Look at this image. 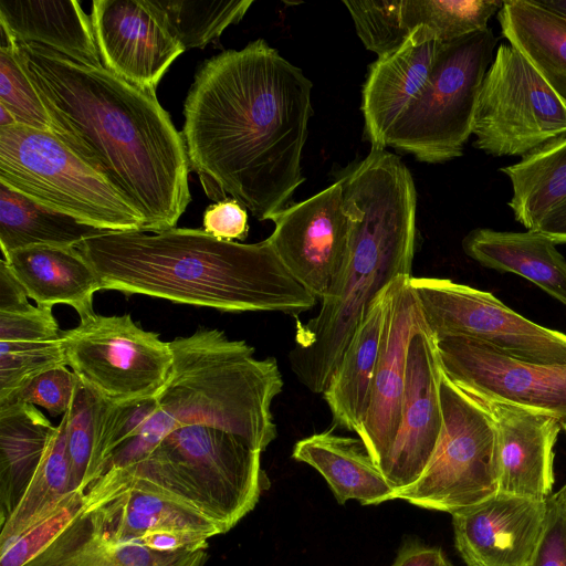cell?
Returning <instances> with one entry per match:
<instances>
[{
  "label": "cell",
  "instance_id": "1",
  "mask_svg": "<svg viewBox=\"0 0 566 566\" xmlns=\"http://www.w3.org/2000/svg\"><path fill=\"white\" fill-rule=\"evenodd\" d=\"M312 88L303 71L263 39L199 67L181 135L190 171L209 199L232 198L260 221L290 206L305 181Z\"/></svg>",
  "mask_w": 566,
  "mask_h": 566
},
{
  "label": "cell",
  "instance_id": "2",
  "mask_svg": "<svg viewBox=\"0 0 566 566\" xmlns=\"http://www.w3.org/2000/svg\"><path fill=\"white\" fill-rule=\"evenodd\" d=\"M14 44L54 134L140 213L143 232L175 228L191 200L190 167L156 93L44 45Z\"/></svg>",
  "mask_w": 566,
  "mask_h": 566
},
{
  "label": "cell",
  "instance_id": "3",
  "mask_svg": "<svg viewBox=\"0 0 566 566\" xmlns=\"http://www.w3.org/2000/svg\"><path fill=\"white\" fill-rule=\"evenodd\" d=\"M102 290L142 294L222 312L296 316L317 298L283 265L268 239L219 240L203 229L108 231L76 247Z\"/></svg>",
  "mask_w": 566,
  "mask_h": 566
},
{
  "label": "cell",
  "instance_id": "4",
  "mask_svg": "<svg viewBox=\"0 0 566 566\" xmlns=\"http://www.w3.org/2000/svg\"><path fill=\"white\" fill-rule=\"evenodd\" d=\"M344 206L354 223L350 259L336 295L316 316L298 322L291 369L312 392L323 394L373 301L399 275H411L417 191L400 157L371 147L344 169Z\"/></svg>",
  "mask_w": 566,
  "mask_h": 566
},
{
  "label": "cell",
  "instance_id": "5",
  "mask_svg": "<svg viewBox=\"0 0 566 566\" xmlns=\"http://www.w3.org/2000/svg\"><path fill=\"white\" fill-rule=\"evenodd\" d=\"M170 346L172 369L156 395V412L135 438L109 455L99 476L140 460L184 426L219 428L260 452L276 438L271 405L282 391L283 378L275 358H256L247 342L230 339L216 328H199Z\"/></svg>",
  "mask_w": 566,
  "mask_h": 566
},
{
  "label": "cell",
  "instance_id": "6",
  "mask_svg": "<svg viewBox=\"0 0 566 566\" xmlns=\"http://www.w3.org/2000/svg\"><path fill=\"white\" fill-rule=\"evenodd\" d=\"M261 453L207 424L179 427L140 460L111 473L163 491L230 531L256 505L269 481ZM103 474V475H104Z\"/></svg>",
  "mask_w": 566,
  "mask_h": 566
},
{
  "label": "cell",
  "instance_id": "7",
  "mask_svg": "<svg viewBox=\"0 0 566 566\" xmlns=\"http://www.w3.org/2000/svg\"><path fill=\"white\" fill-rule=\"evenodd\" d=\"M0 182L107 231H143L140 213L54 133L0 127Z\"/></svg>",
  "mask_w": 566,
  "mask_h": 566
},
{
  "label": "cell",
  "instance_id": "8",
  "mask_svg": "<svg viewBox=\"0 0 566 566\" xmlns=\"http://www.w3.org/2000/svg\"><path fill=\"white\" fill-rule=\"evenodd\" d=\"M496 43L491 28L440 42L427 84L395 123L388 146L428 164L462 156Z\"/></svg>",
  "mask_w": 566,
  "mask_h": 566
},
{
  "label": "cell",
  "instance_id": "9",
  "mask_svg": "<svg viewBox=\"0 0 566 566\" xmlns=\"http://www.w3.org/2000/svg\"><path fill=\"white\" fill-rule=\"evenodd\" d=\"M440 400L443 424L432 458L418 480L391 500L452 515L499 492L497 440L484 406L444 373Z\"/></svg>",
  "mask_w": 566,
  "mask_h": 566
},
{
  "label": "cell",
  "instance_id": "10",
  "mask_svg": "<svg viewBox=\"0 0 566 566\" xmlns=\"http://www.w3.org/2000/svg\"><path fill=\"white\" fill-rule=\"evenodd\" d=\"M472 134L485 154L524 158L566 137V103L517 49L502 43L480 87Z\"/></svg>",
  "mask_w": 566,
  "mask_h": 566
},
{
  "label": "cell",
  "instance_id": "11",
  "mask_svg": "<svg viewBox=\"0 0 566 566\" xmlns=\"http://www.w3.org/2000/svg\"><path fill=\"white\" fill-rule=\"evenodd\" d=\"M80 319L61 338L66 364L83 386L113 403L163 390L174 363L170 342L138 326L129 314L92 313Z\"/></svg>",
  "mask_w": 566,
  "mask_h": 566
},
{
  "label": "cell",
  "instance_id": "12",
  "mask_svg": "<svg viewBox=\"0 0 566 566\" xmlns=\"http://www.w3.org/2000/svg\"><path fill=\"white\" fill-rule=\"evenodd\" d=\"M410 284L436 339L460 336L521 361L566 365V334L525 318L492 293L449 279L411 276Z\"/></svg>",
  "mask_w": 566,
  "mask_h": 566
},
{
  "label": "cell",
  "instance_id": "13",
  "mask_svg": "<svg viewBox=\"0 0 566 566\" xmlns=\"http://www.w3.org/2000/svg\"><path fill=\"white\" fill-rule=\"evenodd\" d=\"M268 238L292 276L317 300H332L346 272L354 223L339 180L275 214Z\"/></svg>",
  "mask_w": 566,
  "mask_h": 566
},
{
  "label": "cell",
  "instance_id": "14",
  "mask_svg": "<svg viewBox=\"0 0 566 566\" xmlns=\"http://www.w3.org/2000/svg\"><path fill=\"white\" fill-rule=\"evenodd\" d=\"M436 343L444 375L469 395L543 412L566 427V365L521 361L460 336Z\"/></svg>",
  "mask_w": 566,
  "mask_h": 566
},
{
  "label": "cell",
  "instance_id": "15",
  "mask_svg": "<svg viewBox=\"0 0 566 566\" xmlns=\"http://www.w3.org/2000/svg\"><path fill=\"white\" fill-rule=\"evenodd\" d=\"M442 376L436 338L423 322L410 338L400 423L380 469L394 493L418 480L437 448L443 424Z\"/></svg>",
  "mask_w": 566,
  "mask_h": 566
},
{
  "label": "cell",
  "instance_id": "16",
  "mask_svg": "<svg viewBox=\"0 0 566 566\" xmlns=\"http://www.w3.org/2000/svg\"><path fill=\"white\" fill-rule=\"evenodd\" d=\"M411 276L399 275L385 289V321L370 405L356 432L379 469L400 423L410 338L424 322Z\"/></svg>",
  "mask_w": 566,
  "mask_h": 566
},
{
  "label": "cell",
  "instance_id": "17",
  "mask_svg": "<svg viewBox=\"0 0 566 566\" xmlns=\"http://www.w3.org/2000/svg\"><path fill=\"white\" fill-rule=\"evenodd\" d=\"M91 20L102 65L149 92L185 52L147 0H94Z\"/></svg>",
  "mask_w": 566,
  "mask_h": 566
},
{
  "label": "cell",
  "instance_id": "18",
  "mask_svg": "<svg viewBox=\"0 0 566 566\" xmlns=\"http://www.w3.org/2000/svg\"><path fill=\"white\" fill-rule=\"evenodd\" d=\"M84 513L107 536L127 543L148 533L177 530L206 536L226 533L199 510L143 482L104 474L84 493Z\"/></svg>",
  "mask_w": 566,
  "mask_h": 566
},
{
  "label": "cell",
  "instance_id": "19",
  "mask_svg": "<svg viewBox=\"0 0 566 566\" xmlns=\"http://www.w3.org/2000/svg\"><path fill=\"white\" fill-rule=\"evenodd\" d=\"M546 512V500L497 492L451 515L455 547L467 566H527Z\"/></svg>",
  "mask_w": 566,
  "mask_h": 566
},
{
  "label": "cell",
  "instance_id": "20",
  "mask_svg": "<svg viewBox=\"0 0 566 566\" xmlns=\"http://www.w3.org/2000/svg\"><path fill=\"white\" fill-rule=\"evenodd\" d=\"M475 399L494 423L499 492L533 500L549 497L554 485V446L563 429L560 422L549 415L516 405Z\"/></svg>",
  "mask_w": 566,
  "mask_h": 566
},
{
  "label": "cell",
  "instance_id": "21",
  "mask_svg": "<svg viewBox=\"0 0 566 566\" xmlns=\"http://www.w3.org/2000/svg\"><path fill=\"white\" fill-rule=\"evenodd\" d=\"M439 45L429 29L418 27L398 50L370 64L361 112L371 147L388 146L395 123L427 84Z\"/></svg>",
  "mask_w": 566,
  "mask_h": 566
},
{
  "label": "cell",
  "instance_id": "22",
  "mask_svg": "<svg viewBox=\"0 0 566 566\" xmlns=\"http://www.w3.org/2000/svg\"><path fill=\"white\" fill-rule=\"evenodd\" d=\"M1 41L44 45L77 63L103 66L92 20L75 0H0Z\"/></svg>",
  "mask_w": 566,
  "mask_h": 566
},
{
  "label": "cell",
  "instance_id": "23",
  "mask_svg": "<svg viewBox=\"0 0 566 566\" xmlns=\"http://www.w3.org/2000/svg\"><path fill=\"white\" fill-rule=\"evenodd\" d=\"M2 255L38 306L66 304L80 318L94 313L93 296L102 290L101 279L77 248L34 245Z\"/></svg>",
  "mask_w": 566,
  "mask_h": 566
},
{
  "label": "cell",
  "instance_id": "24",
  "mask_svg": "<svg viewBox=\"0 0 566 566\" xmlns=\"http://www.w3.org/2000/svg\"><path fill=\"white\" fill-rule=\"evenodd\" d=\"M462 249L481 265L521 275L566 305V260L544 234L476 228L463 238Z\"/></svg>",
  "mask_w": 566,
  "mask_h": 566
},
{
  "label": "cell",
  "instance_id": "25",
  "mask_svg": "<svg viewBox=\"0 0 566 566\" xmlns=\"http://www.w3.org/2000/svg\"><path fill=\"white\" fill-rule=\"evenodd\" d=\"M292 458L319 472L339 504L356 500L377 505L391 500L394 489L359 438L332 430L314 433L294 444Z\"/></svg>",
  "mask_w": 566,
  "mask_h": 566
},
{
  "label": "cell",
  "instance_id": "26",
  "mask_svg": "<svg viewBox=\"0 0 566 566\" xmlns=\"http://www.w3.org/2000/svg\"><path fill=\"white\" fill-rule=\"evenodd\" d=\"M206 549L159 553L118 542L95 527L83 511L25 566H203Z\"/></svg>",
  "mask_w": 566,
  "mask_h": 566
},
{
  "label": "cell",
  "instance_id": "27",
  "mask_svg": "<svg viewBox=\"0 0 566 566\" xmlns=\"http://www.w3.org/2000/svg\"><path fill=\"white\" fill-rule=\"evenodd\" d=\"M385 289L373 301L323 392L334 423L353 432L359 429L370 405L385 321Z\"/></svg>",
  "mask_w": 566,
  "mask_h": 566
},
{
  "label": "cell",
  "instance_id": "28",
  "mask_svg": "<svg viewBox=\"0 0 566 566\" xmlns=\"http://www.w3.org/2000/svg\"><path fill=\"white\" fill-rule=\"evenodd\" d=\"M56 429L34 405L0 407V524L25 493Z\"/></svg>",
  "mask_w": 566,
  "mask_h": 566
},
{
  "label": "cell",
  "instance_id": "29",
  "mask_svg": "<svg viewBox=\"0 0 566 566\" xmlns=\"http://www.w3.org/2000/svg\"><path fill=\"white\" fill-rule=\"evenodd\" d=\"M501 34L566 103V19L536 0H504Z\"/></svg>",
  "mask_w": 566,
  "mask_h": 566
},
{
  "label": "cell",
  "instance_id": "30",
  "mask_svg": "<svg viewBox=\"0 0 566 566\" xmlns=\"http://www.w3.org/2000/svg\"><path fill=\"white\" fill-rule=\"evenodd\" d=\"M108 232L53 210L0 182L2 254L34 245L74 247Z\"/></svg>",
  "mask_w": 566,
  "mask_h": 566
},
{
  "label": "cell",
  "instance_id": "31",
  "mask_svg": "<svg viewBox=\"0 0 566 566\" xmlns=\"http://www.w3.org/2000/svg\"><path fill=\"white\" fill-rule=\"evenodd\" d=\"M500 171L512 186L507 206L515 220L534 231L543 218L566 199V137Z\"/></svg>",
  "mask_w": 566,
  "mask_h": 566
},
{
  "label": "cell",
  "instance_id": "32",
  "mask_svg": "<svg viewBox=\"0 0 566 566\" xmlns=\"http://www.w3.org/2000/svg\"><path fill=\"white\" fill-rule=\"evenodd\" d=\"M182 49L205 48L242 20L253 0H147Z\"/></svg>",
  "mask_w": 566,
  "mask_h": 566
},
{
  "label": "cell",
  "instance_id": "33",
  "mask_svg": "<svg viewBox=\"0 0 566 566\" xmlns=\"http://www.w3.org/2000/svg\"><path fill=\"white\" fill-rule=\"evenodd\" d=\"M66 416H62L50 449L15 510L0 524V546L29 524L55 507L71 490L65 441ZM76 492V491H75Z\"/></svg>",
  "mask_w": 566,
  "mask_h": 566
},
{
  "label": "cell",
  "instance_id": "34",
  "mask_svg": "<svg viewBox=\"0 0 566 566\" xmlns=\"http://www.w3.org/2000/svg\"><path fill=\"white\" fill-rule=\"evenodd\" d=\"M502 0H401V17L409 32L429 29L440 42L453 41L489 28Z\"/></svg>",
  "mask_w": 566,
  "mask_h": 566
},
{
  "label": "cell",
  "instance_id": "35",
  "mask_svg": "<svg viewBox=\"0 0 566 566\" xmlns=\"http://www.w3.org/2000/svg\"><path fill=\"white\" fill-rule=\"evenodd\" d=\"M105 401L80 382L65 412V441L73 492L84 494L94 481Z\"/></svg>",
  "mask_w": 566,
  "mask_h": 566
},
{
  "label": "cell",
  "instance_id": "36",
  "mask_svg": "<svg viewBox=\"0 0 566 566\" xmlns=\"http://www.w3.org/2000/svg\"><path fill=\"white\" fill-rule=\"evenodd\" d=\"M0 105L13 116L17 125L54 133L50 115L11 41L0 45Z\"/></svg>",
  "mask_w": 566,
  "mask_h": 566
},
{
  "label": "cell",
  "instance_id": "37",
  "mask_svg": "<svg viewBox=\"0 0 566 566\" xmlns=\"http://www.w3.org/2000/svg\"><path fill=\"white\" fill-rule=\"evenodd\" d=\"M365 48L378 57L398 50L410 33L403 25L401 0L343 1Z\"/></svg>",
  "mask_w": 566,
  "mask_h": 566
},
{
  "label": "cell",
  "instance_id": "38",
  "mask_svg": "<svg viewBox=\"0 0 566 566\" xmlns=\"http://www.w3.org/2000/svg\"><path fill=\"white\" fill-rule=\"evenodd\" d=\"M84 494L71 492L55 507L0 546V566H25L84 509Z\"/></svg>",
  "mask_w": 566,
  "mask_h": 566
},
{
  "label": "cell",
  "instance_id": "39",
  "mask_svg": "<svg viewBox=\"0 0 566 566\" xmlns=\"http://www.w3.org/2000/svg\"><path fill=\"white\" fill-rule=\"evenodd\" d=\"M60 366H67L61 337L41 343L0 342V398Z\"/></svg>",
  "mask_w": 566,
  "mask_h": 566
},
{
  "label": "cell",
  "instance_id": "40",
  "mask_svg": "<svg viewBox=\"0 0 566 566\" xmlns=\"http://www.w3.org/2000/svg\"><path fill=\"white\" fill-rule=\"evenodd\" d=\"M157 407L156 396L120 403L105 401L99 427L94 481L98 478L109 455L140 432L156 412Z\"/></svg>",
  "mask_w": 566,
  "mask_h": 566
},
{
  "label": "cell",
  "instance_id": "41",
  "mask_svg": "<svg viewBox=\"0 0 566 566\" xmlns=\"http://www.w3.org/2000/svg\"><path fill=\"white\" fill-rule=\"evenodd\" d=\"M78 385L80 379L67 366L55 367L0 398V407L31 403L44 408L53 417L63 416L69 410Z\"/></svg>",
  "mask_w": 566,
  "mask_h": 566
},
{
  "label": "cell",
  "instance_id": "42",
  "mask_svg": "<svg viewBox=\"0 0 566 566\" xmlns=\"http://www.w3.org/2000/svg\"><path fill=\"white\" fill-rule=\"evenodd\" d=\"M52 307L32 306L21 312H0V342L41 343L61 337Z\"/></svg>",
  "mask_w": 566,
  "mask_h": 566
},
{
  "label": "cell",
  "instance_id": "43",
  "mask_svg": "<svg viewBox=\"0 0 566 566\" xmlns=\"http://www.w3.org/2000/svg\"><path fill=\"white\" fill-rule=\"evenodd\" d=\"M546 503L543 533L527 566H566V503L555 494Z\"/></svg>",
  "mask_w": 566,
  "mask_h": 566
},
{
  "label": "cell",
  "instance_id": "44",
  "mask_svg": "<svg viewBox=\"0 0 566 566\" xmlns=\"http://www.w3.org/2000/svg\"><path fill=\"white\" fill-rule=\"evenodd\" d=\"M203 230L219 240H244L249 233L247 209L232 198L210 205L203 213Z\"/></svg>",
  "mask_w": 566,
  "mask_h": 566
},
{
  "label": "cell",
  "instance_id": "45",
  "mask_svg": "<svg viewBox=\"0 0 566 566\" xmlns=\"http://www.w3.org/2000/svg\"><path fill=\"white\" fill-rule=\"evenodd\" d=\"M392 566H455L446 553L419 539H407L400 546Z\"/></svg>",
  "mask_w": 566,
  "mask_h": 566
},
{
  "label": "cell",
  "instance_id": "46",
  "mask_svg": "<svg viewBox=\"0 0 566 566\" xmlns=\"http://www.w3.org/2000/svg\"><path fill=\"white\" fill-rule=\"evenodd\" d=\"M28 295L4 259L0 261V312L13 313L31 308Z\"/></svg>",
  "mask_w": 566,
  "mask_h": 566
},
{
  "label": "cell",
  "instance_id": "47",
  "mask_svg": "<svg viewBox=\"0 0 566 566\" xmlns=\"http://www.w3.org/2000/svg\"><path fill=\"white\" fill-rule=\"evenodd\" d=\"M534 231L544 234L556 244L566 243V199L551 210Z\"/></svg>",
  "mask_w": 566,
  "mask_h": 566
},
{
  "label": "cell",
  "instance_id": "48",
  "mask_svg": "<svg viewBox=\"0 0 566 566\" xmlns=\"http://www.w3.org/2000/svg\"><path fill=\"white\" fill-rule=\"evenodd\" d=\"M542 7L566 19V0H536Z\"/></svg>",
  "mask_w": 566,
  "mask_h": 566
},
{
  "label": "cell",
  "instance_id": "49",
  "mask_svg": "<svg viewBox=\"0 0 566 566\" xmlns=\"http://www.w3.org/2000/svg\"><path fill=\"white\" fill-rule=\"evenodd\" d=\"M17 125L13 116L0 105V127H8Z\"/></svg>",
  "mask_w": 566,
  "mask_h": 566
},
{
  "label": "cell",
  "instance_id": "50",
  "mask_svg": "<svg viewBox=\"0 0 566 566\" xmlns=\"http://www.w3.org/2000/svg\"><path fill=\"white\" fill-rule=\"evenodd\" d=\"M563 429L566 432V427H563ZM556 497H558L560 501L566 503V483L558 490L556 493H554Z\"/></svg>",
  "mask_w": 566,
  "mask_h": 566
}]
</instances>
